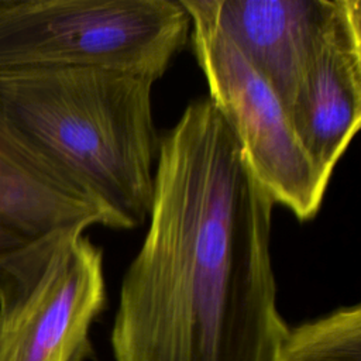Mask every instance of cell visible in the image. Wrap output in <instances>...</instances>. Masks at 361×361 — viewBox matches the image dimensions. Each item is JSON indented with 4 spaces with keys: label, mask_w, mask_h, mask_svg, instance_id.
Masks as SVG:
<instances>
[{
    "label": "cell",
    "mask_w": 361,
    "mask_h": 361,
    "mask_svg": "<svg viewBox=\"0 0 361 361\" xmlns=\"http://www.w3.org/2000/svg\"><path fill=\"white\" fill-rule=\"evenodd\" d=\"M274 202L206 99L159 137L148 230L120 286L114 361H276Z\"/></svg>",
    "instance_id": "obj_1"
},
{
    "label": "cell",
    "mask_w": 361,
    "mask_h": 361,
    "mask_svg": "<svg viewBox=\"0 0 361 361\" xmlns=\"http://www.w3.org/2000/svg\"><path fill=\"white\" fill-rule=\"evenodd\" d=\"M154 80L83 66L0 71V127L66 185L111 212L123 228L151 207L159 137Z\"/></svg>",
    "instance_id": "obj_2"
},
{
    "label": "cell",
    "mask_w": 361,
    "mask_h": 361,
    "mask_svg": "<svg viewBox=\"0 0 361 361\" xmlns=\"http://www.w3.org/2000/svg\"><path fill=\"white\" fill-rule=\"evenodd\" d=\"M189 31L179 0H0V71L104 68L155 82Z\"/></svg>",
    "instance_id": "obj_3"
},
{
    "label": "cell",
    "mask_w": 361,
    "mask_h": 361,
    "mask_svg": "<svg viewBox=\"0 0 361 361\" xmlns=\"http://www.w3.org/2000/svg\"><path fill=\"white\" fill-rule=\"evenodd\" d=\"M189 16L209 100L223 117L251 172L275 204L300 221L313 219L330 179L306 154L276 93L206 11L202 0H179Z\"/></svg>",
    "instance_id": "obj_4"
},
{
    "label": "cell",
    "mask_w": 361,
    "mask_h": 361,
    "mask_svg": "<svg viewBox=\"0 0 361 361\" xmlns=\"http://www.w3.org/2000/svg\"><path fill=\"white\" fill-rule=\"evenodd\" d=\"M104 305L103 252L73 234L0 305V361H89L90 327Z\"/></svg>",
    "instance_id": "obj_5"
},
{
    "label": "cell",
    "mask_w": 361,
    "mask_h": 361,
    "mask_svg": "<svg viewBox=\"0 0 361 361\" xmlns=\"http://www.w3.org/2000/svg\"><path fill=\"white\" fill-rule=\"evenodd\" d=\"M94 224L123 228L102 203L58 179L0 127V305L63 240Z\"/></svg>",
    "instance_id": "obj_6"
},
{
    "label": "cell",
    "mask_w": 361,
    "mask_h": 361,
    "mask_svg": "<svg viewBox=\"0 0 361 361\" xmlns=\"http://www.w3.org/2000/svg\"><path fill=\"white\" fill-rule=\"evenodd\" d=\"M202 3L288 111L305 72L333 31L345 0H202Z\"/></svg>",
    "instance_id": "obj_7"
},
{
    "label": "cell",
    "mask_w": 361,
    "mask_h": 361,
    "mask_svg": "<svg viewBox=\"0 0 361 361\" xmlns=\"http://www.w3.org/2000/svg\"><path fill=\"white\" fill-rule=\"evenodd\" d=\"M286 113L306 154L330 179L361 123L360 0H345Z\"/></svg>",
    "instance_id": "obj_8"
},
{
    "label": "cell",
    "mask_w": 361,
    "mask_h": 361,
    "mask_svg": "<svg viewBox=\"0 0 361 361\" xmlns=\"http://www.w3.org/2000/svg\"><path fill=\"white\" fill-rule=\"evenodd\" d=\"M276 361H361V306L289 327Z\"/></svg>",
    "instance_id": "obj_9"
}]
</instances>
